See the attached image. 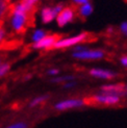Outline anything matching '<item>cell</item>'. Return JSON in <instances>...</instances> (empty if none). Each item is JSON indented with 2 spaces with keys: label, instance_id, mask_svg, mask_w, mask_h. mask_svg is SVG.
<instances>
[{
  "label": "cell",
  "instance_id": "obj_1",
  "mask_svg": "<svg viewBox=\"0 0 127 128\" xmlns=\"http://www.w3.org/2000/svg\"><path fill=\"white\" fill-rule=\"evenodd\" d=\"M30 14L31 12H29L25 8L20 1L15 3L12 6V10L10 12L8 23L10 29L17 34L23 32L29 23Z\"/></svg>",
  "mask_w": 127,
  "mask_h": 128
},
{
  "label": "cell",
  "instance_id": "obj_2",
  "mask_svg": "<svg viewBox=\"0 0 127 128\" xmlns=\"http://www.w3.org/2000/svg\"><path fill=\"white\" fill-rule=\"evenodd\" d=\"M119 101H120L119 96L103 94V95L92 96V97L86 98L84 100V104H88V105H98V104L112 105V104H117Z\"/></svg>",
  "mask_w": 127,
  "mask_h": 128
},
{
  "label": "cell",
  "instance_id": "obj_3",
  "mask_svg": "<svg viewBox=\"0 0 127 128\" xmlns=\"http://www.w3.org/2000/svg\"><path fill=\"white\" fill-rule=\"evenodd\" d=\"M88 38H90V34L84 32V34H80L79 36H76L67 38V39H60L53 45L52 48L62 49V48H67V47H71V46H74V45L78 44V43H82L84 41H88Z\"/></svg>",
  "mask_w": 127,
  "mask_h": 128
},
{
  "label": "cell",
  "instance_id": "obj_4",
  "mask_svg": "<svg viewBox=\"0 0 127 128\" xmlns=\"http://www.w3.org/2000/svg\"><path fill=\"white\" fill-rule=\"evenodd\" d=\"M62 8H64V5L62 3L56 4L54 6H45V8H43L40 12L42 22L44 24H48L50 22H52Z\"/></svg>",
  "mask_w": 127,
  "mask_h": 128
},
{
  "label": "cell",
  "instance_id": "obj_5",
  "mask_svg": "<svg viewBox=\"0 0 127 128\" xmlns=\"http://www.w3.org/2000/svg\"><path fill=\"white\" fill-rule=\"evenodd\" d=\"M75 10H76V6L72 5L70 8H62L56 16V22L60 27H64L65 25H67L69 22L73 21L74 16H75Z\"/></svg>",
  "mask_w": 127,
  "mask_h": 128
},
{
  "label": "cell",
  "instance_id": "obj_6",
  "mask_svg": "<svg viewBox=\"0 0 127 128\" xmlns=\"http://www.w3.org/2000/svg\"><path fill=\"white\" fill-rule=\"evenodd\" d=\"M62 39L60 34H46L42 40L32 44V48L36 50H48L53 47V45Z\"/></svg>",
  "mask_w": 127,
  "mask_h": 128
},
{
  "label": "cell",
  "instance_id": "obj_7",
  "mask_svg": "<svg viewBox=\"0 0 127 128\" xmlns=\"http://www.w3.org/2000/svg\"><path fill=\"white\" fill-rule=\"evenodd\" d=\"M73 56L79 60H98L104 56V52L101 50H82L73 53Z\"/></svg>",
  "mask_w": 127,
  "mask_h": 128
},
{
  "label": "cell",
  "instance_id": "obj_8",
  "mask_svg": "<svg viewBox=\"0 0 127 128\" xmlns=\"http://www.w3.org/2000/svg\"><path fill=\"white\" fill-rule=\"evenodd\" d=\"M84 104V101L82 100H78V99H69V100H64V101H60L58 102L54 108L56 110H71L74 107H79Z\"/></svg>",
  "mask_w": 127,
  "mask_h": 128
},
{
  "label": "cell",
  "instance_id": "obj_9",
  "mask_svg": "<svg viewBox=\"0 0 127 128\" xmlns=\"http://www.w3.org/2000/svg\"><path fill=\"white\" fill-rule=\"evenodd\" d=\"M124 88L125 86L123 84H107L103 86L101 88V90L104 92V94H110V95H123L124 94Z\"/></svg>",
  "mask_w": 127,
  "mask_h": 128
},
{
  "label": "cell",
  "instance_id": "obj_10",
  "mask_svg": "<svg viewBox=\"0 0 127 128\" xmlns=\"http://www.w3.org/2000/svg\"><path fill=\"white\" fill-rule=\"evenodd\" d=\"M90 74L94 77H98V78H106V79H112L115 77V74L105 71V70H99V69H93L90 71Z\"/></svg>",
  "mask_w": 127,
  "mask_h": 128
},
{
  "label": "cell",
  "instance_id": "obj_11",
  "mask_svg": "<svg viewBox=\"0 0 127 128\" xmlns=\"http://www.w3.org/2000/svg\"><path fill=\"white\" fill-rule=\"evenodd\" d=\"M76 10H77V15H79L81 18H86V16H88L93 12V6L90 2H88L86 4L79 5V8L76 6Z\"/></svg>",
  "mask_w": 127,
  "mask_h": 128
},
{
  "label": "cell",
  "instance_id": "obj_12",
  "mask_svg": "<svg viewBox=\"0 0 127 128\" xmlns=\"http://www.w3.org/2000/svg\"><path fill=\"white\" fill-rule=\"evenodd\" d=\"M49 99V96L48 95H41V96H36V97H34L32 100H31L29 102V107H36L39 106L43 103H45V102Z\"/></svg>",
  "mask_w": 127,
  "mask_h": 128
},
{
  "label": "cell",
  "instance_id": "obj_13",
  "mask_svg": "<svg viewBox=\"0 0 127 128\" xmlns=\"http://www.w3.org/2000/svg\"><path fill=\"white\" fill-rule=\"evenodd\" d=\"M47 34V32L44 29H41V28H38V29H34L32 31V34H31V42L34 43H36V42H39L40 40H42L44 36H45Z\"/></svg>",
  "mask_w": 127,
  "mask_h": 128
},
{
  "label": "cell",
  "instance_id": "obj_14",
  "mask_svg": "<svg viewBox=\"0 0 127 128\" xmlns=\"http://www.w3.org/2000/svg\"><path fill=\"white\" fill-rule=\"evenodd\" d=\"M40 0H20V2L22 3V5L26 8L29 12H31L34 8H36V4L39 2Z\"/></svg>",
  "mask_w": 127,
  "mask_h": 128
},
{
  "label": "cell",
  "instance_id": "obj_15",
  "mask_svg": "<svg viewBox=\"0 0 127 128\" xmlns=\"http://www.w3.org/2000/svg\"><path fill=\"white\" fill-rule=\"evenodd\" d=\"M8 2L6 0H0V21L5 17L8 10Z\"/></svg>",
  "mask_w": 127,
  "mask_h": 128
},
{
  "label": "cell",
  "instance_id": "obj_16",
  "mask_svg": "<svg viewBox=\"0 0 127 128\" xmlns=\"http://www.w3.org/2000/svg\"><path fill=\"white\" fill-rule=\"evenodd\" d=\"M1 128H28V124L24 121H16V122L10 123Z\"/></svg>",
  "mask_w": 127,
  "mask_h": 128
},
{
  "label": "cell",
  "instance_id": "obj_17",
  "mask_svg": "<svg viewBox=\"0 0 127 128\" xmlns=\"http://www.w3.org/2000/svg\"><path fill=\"white\" fill-rule=\"evenodd\" d=\"M10 65L8 62H1L0 64V78H2L10 72Z\"/></svg>",
  "mask_w": 127,
  "mask_h": 128
},
{
  "label": "cell",
  "instance_id": "obj_18",
  "mask_svg": "<svg viewBox=\"0 0 127 128\" xmlns=\"http://www.w3.org/2000/svg\"><path fill=\"white\" fill-rule=\"evenodd\" d=\"M73 77H71V76H64V77H56V78H53L51 81L52 82H62V81H65V80H71Z\"/></svg>",
  "mask_w": 127,
  "mask_h": 128
},
{
  "label": "cell",
  "instance_id": "obj_19",
  "mask_svg": "<svg viewBox=\"0 0 127 128\" xmlns=\"http://www.w3.org/2000/svg\"><path fill=\"white\" fill-rule=\"evenodd\" d=\"M72 2H73L74 6H79V5H82V4L88 3L90 0H72Z\"/></svg>",
  "mask_w": 127,
  "mask_h": 128
},
{
  "label": "cell",
  "instance_id": "obj_20",
  "mask_svg": "<svg viewBox=\"0 0 127 128\" xmlns=\"http://www.w3.org/2000/svg\"><path fill=\"white\" fill-rule=\"evenodd\" d=\"M5 36H6V30L3 27H0V45L4 41Z\"/></svg>",
  "mask_w": 127,
  "mask_h": 128
},
{
  "label": "cell",
  "instance_id": "obj_21",
  "mask_svg": "<svg viewBox=\"0 0 127 128\" xmlns=\"http://www.w3.org/2000/svg\"><path fill=\"white\" fill-rule=\"evenodd\" d=\"M58 72H60V71H58V69H50L49 71L47 72V74H48V75H51V76H54V75H58Z\"/></svg>",
  "mask_w": 127,
  "mask_h": 128
},
{
  "label": "cell",
  "instance_id": "obj_22",
  "mask_svg": "<svg viewBox=\"0 0 127 128\" xmlns=\"http://www.w3.org/2000/svg\"><path fill=\"white\" fill-rule=\"evenodd\" d=\"M121 30L127 36V23H123V24L121 25Z\"/></svg>",
  "mask_w": 127,
  "mask_h": 128
},
{
  "label": "cell",
  "instance_id": "obj_23",
  "mask_svg": "<svg viewBox=\"0 0 127 128\" xmlns=\"http://www.w3.org/2000/svg\"><path fill=\"white\" fill-rule=\"evenodd\" d=\"M121 62L123 64L124 66L127 67V56H123V57H122V58H121Z\"/></svg>",
  "mask_w": 127,
  "mask_h": 128
},
{
  "label": "cell",
  "instance_id": "obj_24",
  "mask_svg": "<svg viewBox=\"0 0 127 128\" xmlns=\"http://www.w3.org/2000/svg\"><path fill=\"white\" fill-rule=\"evenodd\" d=\"M8 2H12V1H14V0H6Z\"/></svg>",
  "mask_w": 127,
  "mask_h": 128
},
{
  "label": "cell",
  "instance_id": "obj_25",
  "mask_svg": "<svg viewBox=\"0 0 127 128\" xmlns=\"http://www.w3.org/2000/svg\"><path fill=\"white\" fill-rule=\"evenodd\" d=\"M2 62V60H1V57H0V64H1Z\"/></svg>",
  "mask_w": 127,
  "mask_h": 128
},
{
  "label": "cell",
  "instance_id": "obj_26",
  "mask_svg": "<svg viewBox=\"0 0 127 128\" xmlns=\"http://www.w3.org/2000/svg\"><path fill=\"white\" fill-rule=\"evenodd\" d=\"M125 1H126V2H127V0H125Z\"/></svg>",
  "mask_w": 127,
  "mask_h": 128
},
{
  "label": "cell",
  "instance_id": "obj_27",
  "mask_svg": "<svg viewBox=\"0 0 127 128\" xmlns=\"http://www.w3.org/2000/svg\"><path fill=\"white\" fill-rule=\"evenodd\" d=\"M0 27H1V26H0Z\"/></svg>",
  "mask_w": 127,
  "mask_h": 128
}]
</instances>
